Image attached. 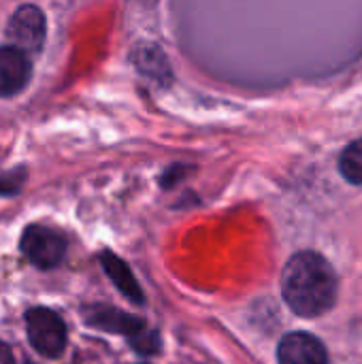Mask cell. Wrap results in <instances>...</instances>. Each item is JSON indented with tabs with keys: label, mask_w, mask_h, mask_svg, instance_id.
<instances>
[{
	"label": "cell",
	"mask_w": 362,
	"mask_h": 364,
	"mask_svg": "<svg viewBox=\"0 0 362 364\" xmlns=\"http://www.w3.org/2000/svg\"><path fill=\"white\" fill-rule=\"evenodd\" d=\"M337 273L318 252L294 254L282 271V296L301 318L329 314L337 301Z\"/></svg>",
	"instance_id": "cell-1"
},
{
	"label": "cell",
	"mask_w": 362,
	"mask_h": 364,
	"mask_svg": "<svg viewBox=\"0 0 362 364\" xmlns=\"http://www.w3.org/2000/svg\"><path fill=\"white\" fill-rule=\"evenodd\" d=\"M26 333L32 350L45 358H60L66 350V324L47 307L26 311Z\"/></svg>",
	"instance_id": "cell-2"
},
{
	"label": "cell",
	"mask_w": 362,
	"mask_h": 364,
	"mask_svg": "<svg viewBox=\"0 0 362 364\" xmlns=\"http://www.w3.org/2000/svg\"><path fill=\"white\" fill-rule=\"evenodd\" d=\"M19 247H21V254L28 258V262L41 271L55 269L66 256L64 237L41 224H32L23 230L19 239Z\"/></svg>",
	"instance_id": "cell-3"
},
{
	"label": "cell",
	"mask_w": 362,
	"mask_h": 364,
	"mask_svg": "<svg viewBox=\"0 0 362 364\" xmlns=\"http://www.w3.org/2000/svg\"><path fill=\"white\" fill-rule=\"evenodd\" d=\"M6 36L13 41L15 49H19L23 53L26 51H30V53L41 51L45 45V36H47L45 13L34 4H21L9 17Z\"/></svg>",
	"instance_id": "cell-4"
},
{
	"label": "cell",
	"mask_w": 362,
	"mask_h": 364,
	"mask_svg": "<svg viewBox=\"0 0 362 364\" xmlns=\"http://www.w3.org/2000/svg\"><path fill=\"white\" fill-rule=\"evenodd\" d=\"M81 316H83L87 326L105 331V333H111V335H124L130 341L137 339L147 328L145 320H141V318H137L132 314H126L122 309H115L111 305H90V307H83Z\"/></svg>",
	"instance_id": "cell-5"
},
{
	"label": "cell",
	"mask_w": 362,
	"mask_h": 364,
	"mask_svg": "<svg viewBox=\"0 0 362 364\" xmlns=\"http://www.w3.org/2000/svg\"><path fill=\"white\" fill-rule=\"evenodd\" d=\"M280 364H329L324 343L312 333H288L277 346Z\"/></svg>",
	"instance_id": "cell-6"
},
{
	"label": "cell",
	"mask_w": 362,
	"mask_h": 364,
	"mask_svg": "<svg viewBox=\"0 0 362 364\" xmlns=\"http://www.w3.org/2000/svg\"><path fill=\"white\" fill-rule=\"evenodd\" d=\"M32 77L30 58L15 47H0V98L19 94Z\"/></svg>",
	"instance_id": "cell-7"
},
{
	"label": "cell",
	"mask_w": 362,
	"mask_h": 364,
	"mask_svg": "<svg viewBox=\"0 0 362 364\" xmlns=\"http://www.w3.org/2000/svg\"><path fill=\"white\" fill-rule=\"evenodd\" d=\"M134 68L145 75L147 79L160 83V85H169L171 79H173V73H171V64L164 55V51L158 47V45H151V43H141L139 47H134L132 55H130Z\"/></svg>",
	"instance_id": "cell-8"
},
{
	"label": "cell",
	"mask_w": 362,
	"mask_h": 364,
	"mask_svg": "<svg viewBox=\"0 0 362 364\" xmlns=\"http://www.w3.org/2000/svg\"><path fill=\"white\" fill-rule=\"evenodd\" d=\"M100 264H102L107 277L111 279V284H113L130 303H134V305H143V303H145V294H143L139 282L134 279L130 267H128L124 260H119L113 252L105 250V252H100Z\"/></svg>",
	"instance_id": "cell-9"
},
{
	"label": "cell",
	"mask_w": 362,
	"mask_h": 364,
	"mask_svg": "<svg viewBox=\"0 0 362 364\" xmlns=\"http://www.w3.org/2000/svg\"><path fill=\"white\" fill-rule=\"evenodd\" d=\"M339 168L341 175L354 183V186H362V139L354 141L352 145H348L339 158Z\"/></svg>",
	"instance_id": "cell-10"
},
{
	"label": "cell",
	"mask_w": 362,
	"mask_h": 364,
	"mask_svg": "<svg viewBox=\"0 0 362 364\" xmlns=\"http://www.w3.org/2000/svg\"><path fill=\"white\" fill-rule=\"evenodd\" d=\"M130 348H132L137 354H141V356H151V354L160 352V337H158L156 331L145 328L137 339L130 341Z\"/></svg>",
	"instance_id": "cell-11"
},
{
	"label": "cell",
	"mask_w": 362,
	"mask_h": 364,
	"mask_svg": "<svg viewBox=\"0 0 362 364\" xmlns=\"http://www.w3.org/2000/svg\"><path fill=\"white\" fill-rule=\"evenodd\" d=\"M21 183H23V171L21 168L0 173V196H15L21 190Z\"/></svg>",
	"instance_id": "cell-12"
},
{
	"label": "cell",
	"mask_w": 362,
	"mask_h": 364,
	"mask_svg": "<svg viewBox=\"0 0 362 364\" xmlns=\"http://www.w3.org/2000/svg\"><path fill=\"white\" fill-rule=\"evenodd\" d=\"M188 164H175V166H171L164 175H162V179H160V183H162V190H169V188H173L181 177H186L188 175Z\"/></svg>",
	"instance_id": "cell-13"
},
{
	"label": "cell",
	"mask_w": 362,
	"mask_h": 364,
	"mask_svg": "<svg viewBox=\"0 0 362 364\" xmlns=\"http://www.w3.org/2000/svg\"><path fill=\"white\" fill-rule=\"evenodd\" d=\"M0 364H15L13 363V354L9 350V346H4L2 341H0Z\"/></svg>",
	"instance_id": "cell-14"
}]
</instances>
